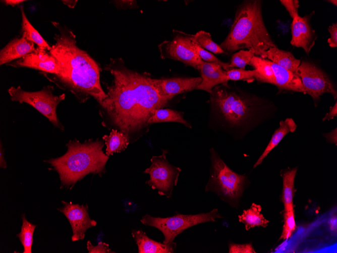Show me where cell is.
I'll return each mask as SVG.
<instances>
[{
    "instance_id": "obj_1",
    "label": "cell",
    "mask_w": 337,
    "mask_h": 253,
    "mask_svg": "<svg viewBox=\"0 0 337 253\" xmlns=\"http://www.w3.org/2000/svg\"><path fill=\"white\" fill-rule=\"evenodd\" d=\"M105 69L114 77L100 105L112 123L129 137L143 128L169 99L160 95L147 77L128 68L121 58L110 59Z\"/></svg>"
},
{
    "instance_id": "obj_6",
    "label": "cell",
    "mask_w": 337,
    "mask_h": 253,
    "mask_svg": "<svg viewBox=\"0 0 337 253\" xmlns=\"http://www.w3.org/2000/svg\"><path fill=\"white\" fill-rule=\"evenodd\" d=\"M211 94L214 109L232 125H239L246 122L255 111V104L252 99L226 88L224 84L214 87Z\"/></svg>"
},
{
    "instance_id": "obj_5",
    "label": "cell",
    "mask_w": 337,
    "mask_h": 253,
    "mask_svg": "<svg viewBox=\"0 0 337 253\" xmlns=\"http://www.w3.org/2000/svg\"><path fill=\"white\" fill-rule=\"evenodd\" d=\"M211 170L205 192H212L232 206L237 205L245 188L247 178L232 170L212 148Z\"/></svg>"
},
{
    "instance_id": "obj_29",
    "label": "cell",
    "mask_w": 337,
    "mask_h": 253,
    "mask_svg": "<svg viewBox=\"0 0 337 253\" xmlns=\"http://www.w3.org/2000/svg\"><path fill=\"white\" fill-rule=\"evenodd\" d=\"M254 56V53L252 50L241 49L232 55L229 67L230 69L234 67L245 69L246 65L249 64Z\"/></svg>"
},
{
    "instance_id": "obj_33",
    "label": "cell",
    "mask_w": 337,
    "mask_h": 253,
    "mask_svg": "<svg viewBox=\"0 0 337 253\" xmlns=\"http://www.w3.org/2000/svg\"><path fill=\"white\" fill-rule=\"evenodd\" d=\"M229 253H255L252 243L237 244L230 243L229 244Z\"/></svg>"
},
{
    "instance_id": "obj_14",
    "label": "cell",
    "mask_w": 337,
    "mask_h": 253,
    "mask_svg": "<svg viewBox=\"0 0 337 253\" xmlns=\"http://www.w3.org/2000/svg\"><path fill=\"white\" fill-rule=\"evenodd\" d=\"M14 67H27L55 75L61 69L55 58L48 50L37 46L34 50L8 64Z\"/></svg>"
},
{
    "instance_id": "obj_32",
    "label": "cell",
    "mask_w": 337,
    "mask_h": 253,
    "mask_svg": "<svg viewBox=\"0 0 337 253\" xmlns=\"http://www.w3.org/2000/svg\"><path fill=\"white\" fill-rule=\"evenodd\" d=\"M194 45L196 50L200 58L203 61L207 63H216L221 66L225 70L228 71L230 69L229 67V63H225L218 59L213 54L202 48L200 46L194 43Z\"/></svg>"
},
{
    "instance_id": "obj_41",
    "label": "cell",
    "mask_w": 337,
    "mask_h": 253,
    "mask_svg": "<svg viewBox=\"0 0 337 253\" xmlns=\"http://www.w3.org/2000/svg\"><path fill=\"white\" fill-rule=\"evenodd\" d=\"M25 1L23 0H5L3 2L6 4L7 5H10L12 6H15L19 5V4L24 2Z\"/></svg>"
},
{
    "instance_id": "obj_16",
    "label": "cell",
    "mask_w": 337,
    "mask_h": 253,
    "mask_svg": "<svg viewBox=\"0 0 337 253\" xmlns=\"http://www.w3.org/2000/svg\"><path fill=\"white\" fill-rule=\"evenodd\" d=\"M312 13L302 17L299 15L296 16L293 18L291 24V44L295 47L302 48L307 54L314 45L317 37L310 22Z\"/></svg>"
},
{
    "instance_id": "obj_19",
    "label": "cell",
    "mask_w": 337,
    "mask_h": 253,
    "mask_svg": "<svg viewBox=\"0 0 337 253\" xmlns=\"http://www.w3.org/2000/svg\"><path fill=\"white\" fill-rule=\"evenodd\" d=\"M35 49L34 43L24 37L15 38L0 51V65L19 59Z\"/></svg>"
},
{
    "instance_id": "obj_30",
    "label": "cell",
    "mask_w": 337,
    "mask_h": 253,
    "mask_svg": "<svg viewBox=\"0 0 337 253\" xmlns=\"http://www.w3.org/2000/svg\"><path fill=\"white\" fill-rule=\"evenodd\" d=\"M256 71L246 70L244 69L232 68L226 71V78L228 80H244L251 82L255 79Z\"/></svg>"
},
{
    "instance_id": "obj_36",
    "label": "cell",
    "mask_w": 337,
    "mask_h": 253,
    "mask_svg": "<svg viewBox=\"0 0 337 253\" xmlns=\"http://www.w3.org/2000/svg\"><path fill=\"white\" fill-rule=\"evenodd\" d=\"M328 31L330 37L327 39V42L330 47L334 48L337 46V23H333L329 26Z\"/></svg>"
},
{
    "instance_id": "obj_9",
    "label": "cell",
    "mask_w": 337,
    "mask_h": 253,
    "mask_svg": "<svg viewBox=\"0 0 337 253\" xmlns=\"http://www.w3.org/2000/svg\"><path fill=\"white\" fill-rule=\"evenodd\" d=\"M53 90V87L51 86L44 87L41 90L35 92L26 91L20 86L16 88L12 86L8 89V92L12 100L31 105L54 126L63 130L58 119L56 109L58 104L65 99V94L55 96L52 93Z\"/></svg>"
},
{
    "instance_id": "obj_10",
    "label": "cell",
    "mask_w": 337,
    "mask_h": 253,
    "mask_svg": "<svg viewBox=\"0 0 337 253\" xmlns=\"http://www.w3.org/2000/svg\"><path fill=\"white\" fill-rule=\"evenodd\" d=\"M167 153L166 150H162L161 155L153 156L150 166L144 173L150 175L146 184L152 189H156L159 195L171 198L181 169L168 163L166 158Z\"/></svg>"
},
{
    "instance_id": "obj_13",
    "label": "cell",
    "mask_w": 337,
    "mask_h": 253,
    "mask_svg": "<svg viewBox=\"0 0 337 253\" xmlns=\"http://www.w3.org/2000/svg\"><path fill=\"white\" fill-rule=\"evenodd\" d=\"M62 203L63 207L58 210L64 214L71 225L73 232L72 241L83 240L87 230L97 225V222L89 217L88 206L65 201Z\"/></svg>"
},
{
    "instance_id": "obj_21",
    "label": "cell",
    "mask_w": 337,
    "mask_h": 253,
    "mask_svg": "<svg viewBox=\"0 0 337 253\" xmlns=\"http://www.w3.org/2000/svg\"><path fill=\"white\" fill-rule=\"evenodd\" d=\"M265 55L266 59L294 73L301 62L300 60L296 59L291 52L280 49L277 47L269 48L265 52Z\"/></svg>"
},
{
    "instance_id": "obj_8",
    "label": "cell",
    "mask_w": 337,
    "mask_h": 253,
    "mask_svg": "<svg viewBox=\"0 0 337 253\" xmlns=\"http://www.w3.org/2000/svg\"><path fill=\"white\" fill-rule=\"evenodd\" d=\"M250 65L256 71L255 79L274 85L282 90H291L306 94L300 78L295 73L266 59L254 56Z\"/></svg>"
},
{
    "instance_id": "obj_42",
    "label": "cell",
    "mask_w": 337,
    "mask_h": 253,
    "mask_svg": "<svg viewBox=\"0 0 337 253\" xmlns=\"http://www.w3.org/2000/svg\"><path fill=\"white\" fill-rule=\"evenodd\" d=\"M62 2L65 5H67L69 8H73L75 6L77 1H70V0L66 1V0H64V1H62Z\"/></svg>"
},
{
    "instance_id": "obj_40",
    "label": "cell",
    "mask_w": 337,
    "mask_h": 253,
    "mask_svg": "<svg viewBox=\"0 0 337 253\" xmlns=\"http://www.w3.org/2000/svg\"><path fill=\"white\" fill-rule=\"evenodd\" d=\"M0 166L2 168H6L7 167V163L4 158V149H3L2 143H1L0 147Z\"/></svg>"
},
{
    "instance_id": "obj_44",
    "label": "cell",
    "mask_w": 337,
    "mask_h": 253,
    "mask_svg": "<svg viewBox=\"0 0 337 253\" xmlns=\"http://www.w3.org/2000/svg\"><path fill=\"white\" fill-rule=\"evenodd\" d=\"M328 2L331 4H332L333 5L336 6L337 5V1L336 0H329L328 1Z\"/></svg>"
},
{
    "instance_id": "obj_12",
    "label": "cell",
    "mask_w": 337,
    "mask_h": 253,
    "mask_svg": "<svg viewBox=\"0 0 337 253\" xmlns=\"http://www.w3.org/2000/svg\"><path fill=\"white\" fill-rule=\"evenodd\" d=\"M301 79L306 94L314 99L324 93H330L335 99L336 91L327 76L313 63L302 61L295 72Z\"/></svg>"
},
{
    "instance_id": "obj_23",
    "label": "cell",
    "mask_w": 337,
    "mask_h": 253,
    "mask_svg": "<svg viewBox=\"0 0 337 253\" xmlns=\"http://www.w3.org/2000/svg\"><path fill=\"white\" fill-rule=\"evenodd\" d=\"M106 145L107 156L124 150L129 143V136L122 131L113 129L110 134L102 137Z\"/></svg>"
},
{
    "instance_id": "obj_24",
    "label": "cell",
    "mask_w": 337,
    "mask_h": 253,
    "mask_svg": "<svg viewBox=\"0 0 337 253\" xmlns=\"http://www.w3.org/2000/svg\"><path fill=\"white\" fill-rule=\"evenodd\" d=\"M297 171V168H295L286 171L281 175L283 183L282 200L284 205V211L294 209V181Z\"/></svg>"
},
{
    "instance_id": "obj_35",
    "label": "cell",
    "mask_w": 337,
    "mask_h": 253,
    "mask_svg": "<svg viewBox=\"0 0 337 253\" xmlns=\"http://www.w3.org/2000/svg\"><path fill=\"white\" fill-rule=\"evenodd\" d=\"M280 3L284 6L292 19L298 14L299 7L297 0H280Z\"/></svg>"
},
{
    "instance_id": "obj_38",
    "label": "cell",
    "mask_w": 337,
    "mask_h": 253,
    "mask_svg": "<svg viewBox=\"0 0 337 253\" xmlns=\"http://www.w3.org/2000/svg\"><path fill=\"white\" fill-rule=\"evenodd\" d=\"M337 115V103H335L334 105L330 108L329 111L325 115L322 119V121L325 120H329L334 118Z\"/></svg>"
},
{
    "instance_id": "obj_28",
    "label": "cell",
    "mask_w": 337,
    "mask_h": 253,
    "mask_svg": "<svg viewBox=\"0 0 337 253\" xmlns=\"http://www.w3.org/2000/svg\"><path fill=\"white\" fill-rule=\"evenodd\" d=\"M192 41L202 48L215 54L226 53L219 45L215 43L209 33L199 31L194 35H191Z\"/></svg>"
},
{
    "instance_id": "obj_25",
    "label": "cell",
    "mask_w": 337,
    "mask_h": 253,
    "mask_svg": "<svg viewBox=\"0 0 337 253\" xmlns=\"http://www.w3.org/2000/svg\"><path fill=\"white\" fill-rule=\"evenodd\" d=\"M21 11L22 36L34 43H36L38 47L49 51L51 46L46 42L40 33L31 24L25 15L23 7H21Z\"/></svg>"
},
{
    "instance_id": "obj_20",
    "label": "cell",
    "mask_w": 337,
    "mask_h": 253,
    "mask_svg": "<svg viewBox=\"0 0 337 253\" xmlns=\"http://www.w3.org/2000/svg\"><path fill=\"white\" fill-rule=\"evenodd\" d=\"M297 125L292 118H287L279 123V127L274 131L269 142L264 151L255 163L253 168L262 163L268 154L280 142L282 139L289 132H293Z\"/></svg>"
},
{
    "instance_id": "obj_31",
    "label": "cell",
    "mask_w": 337,
    "mask_h": 253,
    "mask_svg": "<svg viewBox=\"0 0 337 253\" xmlns=\"http://www.w3.org/2000/svg\"><path fill=\"white\" fill-rule=\"evenodd\" d=\"M284 224L279 239L289 238L296 228L294 209L284 211Z\"/></svg>"
},
{
    "instance_id": "obj_22",
    "label": "cell",
    "mask_w": 337,
    "mask_h": 253,
    "mask_svg": "<svg viewBox=\"0 0 337 253\" xmlns=\"http://www.w3.org/2000/svg\"><path fill=\"white\" fill-rule=\"evenodd\" d=\"M261 210L260 205L252 203L249 209L244 210L238 216L239 221L245 225L246 230L256 226L265 228L268 225L269 221L261 213Z\"/></svg>"
},
{
    "instance_id": "obj_4",
    "label": "cell",
    "mask_w": 337,
    "mask_h": 253,
    "mask_svg": "<svg viewBox=\"0 0 337 253\" xmlns=\"http://www.w3.org/2000/svg\"><path fill=\"white\" fill-rule=\"evenodd\" d=\"M101 140H89L83 143L70 140L66 145L67 151L61 157L46 162L58 172L62 186L72 187L89 173L101 174L104 171L108 156L102 151Z\"/></svg>"
},
{
    "instance_id": "obj_34",
    "label": "cell",
    "mask_w": 337,
    "mask_h": 253,
    "mask_svg": "<svg viewBox=\"0 0 337 253\" xmlns=\"http://www.w3.org/2000/svg\"><path fill=\"white\" fill-rule=\"evenodd\" d=\"M87 249L89 253H115L109 247V245L105 242L100 241L94 246L90 241L87 242Z\"/></svg>"
},
{
    "instance_id": "obj_39",
    "label": "cell",
    "mask_w": 337,
    "mask_h": 253,
    "mask_svg": "<svg viewBox=\"0 0 337 253\" xmlns=\"http://www.w3.org/2000/svg\"><path fill=\"white\" fill-rule=\"evenodd\" d=\"M336 132V128H335L331 132L324 134V136L328 141L332 143H334L335 145L337 144Z\"/></svg>"
},
{
    "instance_id": "obj_18",
    "label": "cell",
    "mask_w": 337,
    "mask_h": 253,
    "mask_svg": "<svg viewBox=\"0 0 337 253\" xmlns=\"http://www.w3.org/2000/svg\"><path fill=\"white\" fill-rule=\"evenodd\" d=\"M132 235L135 241L139 253H174L177 243H163L155 241L141 229H132Z\"/></svg>"
},
{
    "instance_id": "obj_26",
    "label": "cell",
    "mask_w": 337,
    "mask_h": 253,
    "mask_svg": "<svg viewBox=\"0 0 337 253\" xmlns=\"http://www.w3.org/2000/svg\"><path fill=\"white\" fill-rule=\"evenodd\" d=\"M183 113L169 109L157 110L154 115L148 120L147 124L165 122H175L183 124L191 128L190 124L183 117Z\"/></svg>"
},
{
    "instance_id": "obj_3",
    "label": "cell",
    "mask_w": 337,
    "mask_h": 253,
    "mask_svg": "<svg viewBox=\"0 0 337 253\" xmlns=\"http://www.w3.org/2000/svg\"><path fill=\"white\" fill-rule=\"evenodd\" d=\"M261 1H246L238 8L230 31L219 45L227 53L247 48L266 59L265 52L277 47L264 24Z\"/></svg>"
},
{
    "instance_id": "obj_7",
    "label": "cell",
    "mask_w": 337,
    "mask_h": 253,
    "mask_svg": "<svg viewBox=\"0 0 337 253\" xmlns=\"http://www.w3.org/2000/svg\"><path fill=\"white\" fill-rule=\"evenodd\" d=\"M222 218L217 209L207 213L195 215H184L176 212L172 217H154L145 215L140 222L146 226L155 227L160 230L164 236L163 243L174 242V239L185 230L193 226L208 222H215Z\"/></svg>"
},
{
    "instance_id": "obj_27",
    "label": "cell",
    "mask_w": 337,
    "mask_h": 253,
    "mask_svg": "<svg viewBox=\"0 0 337 253\" xmlns=\"http://www.w3.org/2000/svg\"><path fill=\"white\" fill-rule=\"evenodd\" d=\"M22 225L21 232L17 235L24 247L23 253H31L33 235L37 226L26 219L25 214L22 215Z\"/></svg>"
},
{
    "instance_id": "obj_15",
    "label": "cell",
    "mask_w": 337,
    "mask_h": 253,
    "mask_svg": "<svg viewBox=\"0 0 337 253\" xmlns=\"http://www.w3.org/2000/svg\"><path fill=\"white\" fill-rule=\"evenodd\" d=\"M147 79L160 95L170 100L176 95L196 89L202 81L201 77L154 79L147 77Z\"/></svg>"
},
{
    "instance_id": "obj_17",
    "label": "cell",
    "mask_w": 337,
    "mask_h": 253,
    "mask_svg": "<svg viewBox=\"0 0 337 253\" xmlns=\"http://www.w3.org/2000/svg\"><path fill=\"white\" fill-rule=\"evenodd\" d=\"M196 69L200 72L202 79L201 82L196 87L197 89L211 93L216 85L227 83L226 71L217 64L204 62Z\"/></svg>"
},
{
    "instance_id": "obj_43",
    "label": "cell",
    "mask_w": 337,
    "mask_h": 253,
    "mask_svg": "<svg viewBox=\"0 0 337 253\" xmlns=\"http://www.w3.org/2000/svg\"><path fill=\"white\" fill-rule=\"evenodd\" d=\"M336 217L334 219V218L331 219L330 221V228L332 230H334V229L336 230V223H333V221L336 220Z\"/></svg>"
},
{
    "instance_id": "obj_2",
    "label": "cell",
    "mask_w": 337,
    "mask_h": 253,
    "mask_svg": "<svg viewBox=\"0 0 337 253\" xmlns=\"http://www.w3.org/2000/svg\"><path fill=\"white\" fill-rule=\"evenodd\" d=\"M52 23L59 31L54 34L55 42L49 51L61 69L57 78L79 98L84 100L92 96L101 105L107 96L100 83L99 67L86 52L77 46L72 31L58 22Z\"/></svg>"
},
{
    "instance_id": "obj_37",
    "label": "cell",
    "mask_w": 337,
    "mask_h": 253,
    "mask_svg": "<svg viewBox=\"0 0 337 253\" xmlns=\"http://www.w3.org/2000/svg\"><path fill=\"white\" fill-rule=\"evenodd\" d=\"M114 3L120 7H136L137 2L135 1H116Z\"/></svg>"
},
{
    "instance_id": "obj_11",
    "label": "cell",
    "mask_w": 337,
    "mask_h": 253,
    "mask_svg": "<svg viewBox=\"0 0 337 253\" xmlns=\"http://www.w3.org/2000/svg\"><path fill=\"white\" fill-rule=\"evenodd\" d=\"M176 32L177 33L172 40L164 41L158 45L161 58L179 61L196 69L204 61L197 54L191 35Z\"/></svg>"
}]
</instances>
